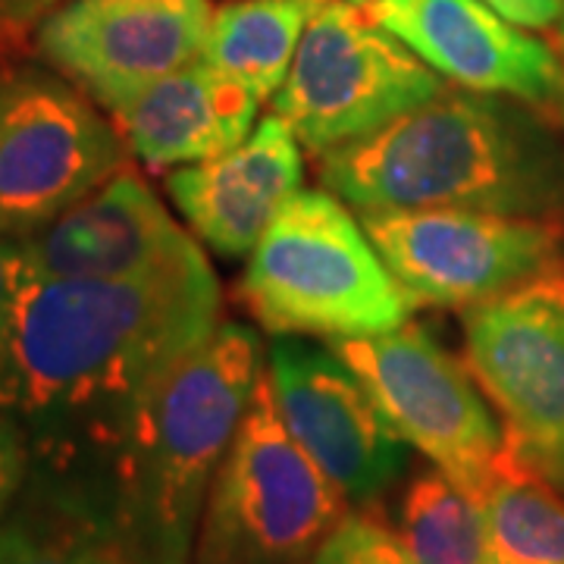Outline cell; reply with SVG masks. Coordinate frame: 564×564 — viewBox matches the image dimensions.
<instances>
[{
    "instance_id": "obj_1",
    "label": "cell",
    "mask_w": 564,
    "mask_h": 564,
    "mask_svg": "<svg viewBox=\"0 0 564 564\" xmlns=\"http://www.w3.org/2000/svg\"><path fill=\"white\" fill-rule=\"evenodd\" d=\"M220 311L204 251L132 280L29 276L0 345V411L47 426L79 423L95 443L217 333Z\"/></svg>"
},
{
    "instance_id": "obj_2",
    "label": "cell",
    "mask_w": 564,
    "mask_h": 564,
    "mask_svg": "<svg viewBox=\"0 0 564 564\" xmlns=\"http://www.w3.org/2000/svg\"><path fill=\"white\" fill-rule=\"evenodd\" d=\"M323 188L355 210H486L564 220V139L524 101L445 88L370 139L321 154Z\"/></svg>"
},
{
    "instance_id": "obj_3",
    "label": "cell",
    "mask_w": 564,
    "mask_h": 564,
    "mask_svg": "<svg viewBox=\"0 0 564 564\" xmlns=\"http://www.w3.org/2000/svg\"><path fill=\"white\" fill-rule=\"evenodd\" d=\"M261 336L226 323L95 440L98 492L135 564H192L210 484L263 373Z\"/></svg>"
},
{
    "instance_id": "obj_4",
    "label": "cell",
    "mask_w": 564,
    "mask_h": 564,
    "mask_svg": "<svg viewBox=\"0 0 564 564\" xmlns=\"http://www.w3.org/2000/svg\"><path fill=\"white\" fill-rule=\"evenodd\" d=\"M239 299L267 333L323 343L399 329L421 307L361 220L326 188H302L267 226Z\"/></svg>"
},
{
    "instance_id": "obj_5",
    "label": "cell",
    "mask_w": 564,
    "mask_h": 564,
    "mask_svg": "<svg viewBox=\"0 0 564 564\" xmlns=\"http://www.w3.org/2000/svg\"><path fill=\"white\" fill-rule=\"evenodd\" d=\"M345 514L343 489L282 423L263 367L207 492L192 564H307Z\"/></svg>"
},
{
    "instance_id": "obj_6",
    "label": "cell",
    "mask_w": 564,
    "mask_h": 564,
    "mask_svg": "<svg viewBox=\"0 0 564 564\" xmlns=\"http://www.w3.org/2000/svg\"><path fill=\"white\" fill-rule=\"evenodd\" d=\"M443 76L348 0H326L307 22L292 69L273 95V113L326 154L370 139L414 107L440 98Z\"/></svg>"
},
{
    "instance_id": "obj_7",
    "label": "cell",
    "mask_w": 564,
    "mask_h": 564,
    "mask_svg": "<svg viewBox=\"0 0 564 564\" xmlns=\"http://www.w3.org/2000/svg\"><path fill=\"white\" fill-rule=\"evenodd\" d=\"M326 345L361 380L404 443L480 502L505 433L467 364L414 321L380 336Z\"/></svg>"
},
{
    "instance_id": "obj_8",
    "label": "cell",
    "mask_w": 564,
    "mask_h": 564,
    "mask_svg": "<svg viewBox=\"0 0 564 564\" xmlns=\"http://www.w3.org/2000/svg\"><path fill=\"white\" fill-rule=\"evenodd\" d=\"M98 107L61 73L0 76V232H39L129 163V144Z\"/></svg>"
},
{
    "instance_id": "obj_9",
    "label": "cell",
    "mask_w": 564,
    "mask_h": 564,
    "mask_svg": "<svg viewBox=\"0 0 564 564\" xmlns=\"http://www.w3.org/2000/svg\"><path fill=\"white\" fill-rule=\"evenodd\" d=\"M462 329L505 448L564 492V267L464 307Z\"/></svg>"
},
{
    "instance_id": "obj_10",
    "label": "cell",
    "mask_w": 564,
    "mask_h": 564,
    "mask_svg": "<svg viewBox=\"0 0 564 564\" xmlns=\"http://www.w3.org/2000/svg\"><path fill=\"white\" fill-rule=\"evenodd\" d=\"M392 276L421 304L470 307L564 267V220L486 210H358Z\"/></svg>"
},
{
    "instance_id": "obj_11",
    "label": "cell",
    "mask_w": 564,
    "mask_h": 564,
    "mask_svg": "<svg viewBox=\"0 0 564 564\" xmlns=\"http://www.w3.org/2000/svg\"><path fill=\"white\" fill-rule=\"evenodd\" d=\"M267 380L282 423L343 489L348 505L373 502L399 480L411 445L389 426L361 380L329 345L273 336Z\"/></svg>"
},
{
    "instance_id": "obj_12",
    "label": "cell",
    "mask_w": 564,
    "mask_h": 564,
    "mask_svg": "<svg viewBox=\"0 0 564 564\" xmlns=\"http://www.w3.org/2000/svg\"><path fill=\"white\" fill-rule=\"evenodd\" d=\"M210 0H66L35 29L39 57L110 110L202 57Z\"/></svg>"
},
{
    "instance_id": "obj_13",
    "label": "cell",
    "mask_w": 564,
    "mask_h": 564,
    "mask_svg": "<svg viewBox=\"0 0 564 564\" xmlns=\"http://www.w3.org/2000/svg\"><path fill=\"white\" fill-rule=\"evenodd\" d=\"M367 17L458 88L564 117L562 61L484 0H373Z\"/></svg>"
},
{
    "instance_id": "obj_14",
    "label": "cell",
    "mask_w": 564,
    "mask_h": 564,
    "mask_svg": "<svg viewBox=\"0 0 564 564\" xmlns=\"http://www.w3.org/2000/svg\"><path fill=\"white\" fill-rule=\"evenodd\" d=\"M35 280H132L202 254L135 166H122L57 220L22 239Z\"/></svg>"
},
{
    "instance_id": "obj_15",
    "label": "cell",
    "mask_w": 564,
    "mask_h": 564,
    "mask_svg": "<svg viewBox=\"0 0 564 564\" xmlns=\"http://www.w3.org/2000/svg\"><path fill=\"white\" fill-rule=\"evenodd\" d=\"M302 141L282 117L270 113L239 148L170 170L166 195L198 242L223 258H242L302 192Z\"/></svg>"
},
{
    "instance_id": "obj_16",
    "label": "cell",
    "mask_w": 564,
    "mask_h": 564,
    "mask_svg": "<svg viewBox=\"0 0 564 564\" xmlns=\"http://www.w3.org/2000/svg\"><path fill=\"white\" fill-rule=\"evenodd\" d=\"M261 104L242 82L198 57L122 98L107 113L151 173H170L239 148L258 126Z\"/></svg>"
},
{
    "instance_id": "obj_17",
    "label": "cell",
    "mask_w": 564,
    "mask_h": 564,
    "mask_svg": "<svg viewBox=\"0 0 564 564\" xmlns=\"http://www.w3.org/2000/svg\"><path fill=\"white\" fill-rule=\"evenodd\" d=\"M0 564H135L95 489L41 486L0 521Z\"/></svg>"
},
{
    "instance_id": "obj_18",
    "label": "cell",
    "mask_w": 564,
    "mask_h": 564,
    "mask_svg": "<svg viewBox=\"0 0 564 564\" xmlns=\"http://www.w3.org/2000/svg\"><path fill=\"white\" fill-rule=\"evenodd\" d=\"M326 0H226L214 10L202 47L223 76L273 101L299 54L307 22Z\"/></svg>"
},
{
    "instance_id": "obj_19",
    "label": "cell",
    "mask_w": 564,
    "mask_h": 564,
    "mask_svg": "<svg viewBox=\"0 0 564 564\" xmlns=\"http://www.w3.org/2000/svg\"><path fill=\"white\" fill-rule=\"evenodd\" d=\"M486 564H564V492L502 448L484 499Z\"/></svg>"
},
{
    "instance_id": "obj_20",
    "label": "cell",
    "mask_w": 564,
    "mask_h": 564,
    "mask_svg": "<svg viewBox=\"0 0 564 564\" xmlns=\"http://www.w3.org/2000/svg\"><path fill=\"white\" fill-rule=\"evenodd\" d=\"M395 530L414 564H486L484 508L433 464L404 486Z\"/></svg>"
},
{
    "instance_id": "obj_21",
    "label": "cell",
    "mask_w": 564,
    "mask_h": 564,
    "mask_svg": "<svg viewBox=\"0 0 564 564\" xmlns=\"http://www.w3.org/2000/svg\"><path fill=\"white\" fill-rule=\"evenodd\" d=\"M307 564H414L395 527L370 511H348Z\"/></svg>"
},
{
    "instance_id": "obj_22",
    "label": "cell",
    "mask_w": 564,
    "mask_h": 564,
    "mask_svg": "<svg viewBox=\"0 0 564 564\" xmlns=\"http://www.w3.org/2000/svg\"><path fill=\"white\" fill-rule=\"evenodd\" d=\"M29 470V443L20 421L0 411V521L20 502Z\"/></svg>"
},
{
    "instance_id": "obj_23",
    "label": "cell",
    "mask_w": 564,
    "mask_h": 564,
    "mask_svg": "<svg viewBox=\"0 0 564 564\" xmlns=\"http://www.w3.org/2000/svg\"><path fill=\"white\" fill-rule=\"evenodd\" d=\"M25 280H29V267L22 254V239L0 232V345L10 333Z\"/></svg>"
},
{
    "instance_id": "obj_24",
    "label": "cell",
    "mask_w": 564,
    "mask_h": 564,
    "mask_svg": "<svg viewBox=\"0 0 564 564\" xmlns=\"http://www.w3.org/2000/svg\"><path fill=\"white\" fill-rule=\"evenodd\" d=\"M66 0H0V54L20 47L47 13H54Z\"/></svg>"
},
{
    "instance_id": "obj_25",
    "label": "cell",
    "mask_w": 564,
    "mask_h": 564,
    "mask_svg": "<svg viewBox=\"0 0 564 564\" xmlns=\"http://www.w3.org/2000/svg\"><path fill=\"white\" fill-rule=\"evenodd\" d=\"M521 29H552L564 20V0H484Z\"/></svg>"
},
{
    "instance_id": "obj_26",
    "label": "cell",
    "mask_w": 564,
    "mask_h": 564,
    "mask_svg": "<svg viewBox=\"0 0 564 564\" xmlns=\"http://www.w3.org/2000/svg\"><path fill=\"white\" fill-rule=\"evenodd\" d=\"M555 54H558V61H562V73H564V20L558 22V32H555Z\"/></svg>"
},
{
    "instance_id": "obj_27",
    "label": "cell",
    "mask_w": 564,
    "mask_h": 564,
    "mask_svg": "<svg viewBox=\"0 0 564 564\" xmlns=\"http://www.w3.org/2000/svg\"><path fill=\"white\" fill-rule=\"evenodd\" d=\"M348 3H358V7H367V3H373V0H348Z\"/></svg>"
}]
</instances>
